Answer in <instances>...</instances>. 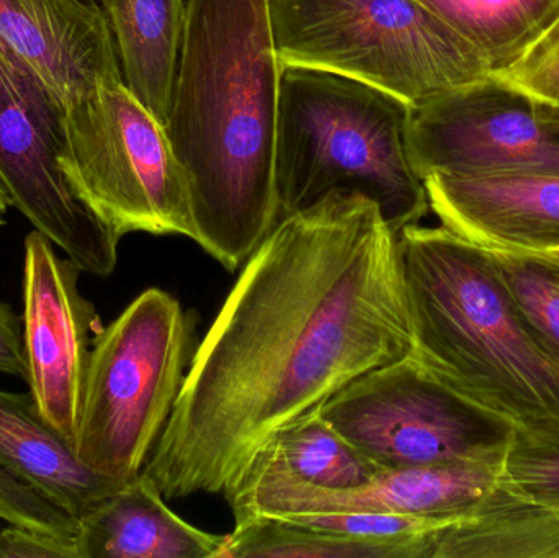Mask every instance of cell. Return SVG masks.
Wrapping results in <instances>:
<instances>
[{"label":"cell","instance_id":"obj_1","mask_svg":"<svg viewBox=\"0 0 559 558\" xmlns=\"http://www.w3.org/2000/svg\"><path fill=\"white\" fill-rule=\"evenodd\" d=\"M409 353L397 233L364 193H329L242 265L143 474L166 500L228 494L283 429Z\"/></svg>","mask_w":559,"mask_h":558},{"label":"cell","instance_id":"obj_2","mask_svg":"<svg viewBox=\"0 0 559 558\" xmlns=\"http://www.w3.org/2000/svg\"><path fill=\"white\" fill-rule=\"evenodd\" d=\"M166 130L197 245L235 272L278 223L275 140L283 64L269 0H187Z\"/></svg>","mask_w":559,"mask_h":558},{"label":"cell","instance_id":"obj_3","mask_svg":"<svg viewBox=\"0 0 559 558\" xmlns=\"http://www.w3.org/2000/svg\"><path fill=\"white\" fill-rule=\"evenodd\" d=\"M409 356L514 436L559 448V356L506 288L491 256L445 226L397 233Z\"/></svg>","mask_w":559,"mask_h":558},{"label":"cell","instance_id":"obj_4","mask_svg":"<svg viewBox=\"0 0 559 558\" xmlns=\"http://www.w3.org/2000/svg\"><path fill=\"white\" fill-rule=\"evenodd\" d=\"M411 105L367 82L288 66L280 85L278 222L337 190L364 193L393 231L430 210L409 146Z\"/></svg>","mask_w":559,"mask_h":558},{"label":"cell","instance_id":"obj_5","mask_svg":"<svg viewBox=\"0 0 559 558\" xmlns=\"http://www.w3.org/2000/svg\"><path fill=\"white\" fill-rule=\"evenodd\" d=\"M283 68L321 69L414 107L491 74L488 61L419 0H269Z\"/></svg>","mask_w":559,"mask_h":558},{"label":"cell","instance_id":"obj_6","mask_svg":"<svg viewBox=\"0 0 559 558\" xmlns=\"http://www.w3.org/2000/svg\"><path fill=\"white\" fill-rule=\"evenodd\" d=\"M192 321L160 288L138 295L92 344L74 451L118 482L146 467L189 370Z\"/></svg>","mask_w":559,"mask_h":558},{"label":"cell","instance_id":"obj_7","mask_svg":"<svg viewBox=\"0 0 559 558\" xmlns=\"http://www.w3.org/2000/svg\"><path fill=\"white\" fill-rule=\"evenodd\" d=\"M58 163L72 192L118 238L195 241L189 187L166 127L123 81L104 82L66 108Z\"/></svg>","mask_w":559,"mask_h":558},{"label":"cell","instance_id":"obj_8","mask_svg":"<svg viewBox=\"0 0 559 558\" xmlns=\"http://www.w3.org/2000/svg\"><path fill=\"white\" fill-rule=\"evenodd\" d=\"M318 415L378 468H502L514 448L508 429L430 379L411 356L358 377Z\"/></svg>","mask_w":559,"mask_h":558},{"label":"cell","instance_id":"obj_9","mask_svg":"<svg viewBox=\"0 0 559 558\" xmlns=\"http://www.w3.org/2000/svg\"><path fill=\"white\" fill-rule=\"evenodd\" d=\"M64 111L35 71L0 43V182L12 206L81 272L108 277L121 239L79 200L59 167Z\"/></svg>","mask_w":559,"mask_h":558},{"label":"cell","instance_id":"obj_10","mask_svg":"<svg viewBox=\"0 0 559 558\" xmlns=\"http://www.w3.org/2000/svg\"><path fill=\"white\" fill-rule=\"evenodd\" d=\"M409 146L423 180L559 174V105L489 74L411 107Z\"/></svg>","mask_w":559,"mask_h":558},{"label":"cell","instance_id":"obj_11","mask_svg":"<svg viewBox=\"0 0 559 558\" xmlns=\"http://www.w3.org/2000/svg\"><path fill=\"white\" fill-rule=\"evenodd\" d=\"M81 269L39 231L25 238L23 343L29 393L43 418L75 444L92 344L104 327L79 288Z\"/></svg>","mask_w":559,"mask_h":558},{"label":"cell","instance_id":"obj_12","mask_svg":"<svg viewBox=\"0 0 559 558\" xmlns=\"http://www.w3.org/2000/svg\"><path fill=\"white\" fill-rule=\"evenodd\" d=\"M502 468L423 465L380 468L367 484L328 490L285 475L251 471L228 491L236 523L251 517L371 513L394 517H462L498 487Z\"/></svg>","mask_w":559,"mask_h":558},{"label":"cell","instance_id":"obj_13","mask_svg":"<svg viewBox=\"0 0 559 558\" xmlns=\"http://www.w3.org/2000/svg\"><path fill=\"white\" fill-rule=\"evenodd\" d=\"M0 43L64 108L104 82L123 81L100 0H0Z\"/></svg>","mask_w":559,"mask_h":558},{"label":"cell","instance_id":"obj_14","mask_svg":"<svg viewBox=\"0 0 559 558\" xmlns=\"http://www.w3.org/2000/svg\"><path fill=\"white\" fill-rule=\"evenodd\" d=\"M424 186L440 225L485 251L559 248V174H432Z\"/></svg>","mask_w":559,"mask_h":558},{"label":"cell","instance_id":"obj_15","mask_svg":"<svg viewBox=\"0 0 559 558\" xmlns=\"http://www.w3.org/2000/svg\"><path fill=\"white\" fill-rule=\"evenodd\" d=\"M228 536L187 523L141 472L78 521L75 558H219Z\"/></svg>","mask_w":559,"mask_h":558},{"label":"cell","instance_id":"obj_16","mask_svg":"<svg viewBox=\"0 0 559 558\" xmlns=\"http://www.w3.org/2000/svg\"><path fill=\"white\" fill-rule=\"evenodd\" d=\"M0 464L81 520L121 485L82 464L36 408L32 393L0 390Z\"/></svg>","mask_w":559,"mask_h":558},{"label":"cell","instance_id":"obj_17","mask_svg":"<svg viewBox=\"0 0 559 558\" xmlns=\"http://www.w3.org/2000/svg\"><path fill=\"white\" fill-rule=\"evenodd\" d=\"M123 84L166 127L182 48L187 0H100Z\"/></svg>","mask_w":559,"mask_h":558},{"label":"cell","instance_id":"obj_18","mask_svg":"<svg viewBox=\"0 0 559 558\" xmlns=\"http://www.w3.org/2000/svg\"><path fill=\"white\" fill-rule=\"evenodd\" d=\"M432 558H559V507L498 487L440 531Z\"/></svg>","mask_w":559,"mask_h":558},{"label":"cell","instance_id":"obj_19","mask_svg":"<svg viewBox=\"0 0 559 558\" xmlns=\"http://www.w3.org/2000/svg\"><path fill=\"white\" fill-rule=\"evenodd\" d=\"M439 534L352 536L292 518L251 517L235 524L219 558H432Z\"/></svg>","mask_w":559,"mask_h":558},{"label":"cell","instance_id":"obj_20","mask_svg":"<svg viewBox=\"0 0 559 558\" xmlns=\"http://www.w3.org/2000/svg\"><path fill=\"white\" fill-rule=\"evenodd\" d=\"M475 46L499 74L519 61L559 15V0H419Z\"/></svg>","mask_w":559,"mask_h":558},{"label":"cell","instance_id":"obj_21","mask_svg":"<svg viewBox=\"0 0 559 558\" xmlns=\"http://www.w3.org/2000/svg\"><path fill=\"white\" fill-rule=\"evenodd\" d=\"M251 471L285 475L328 490H347L367 484L380 468L314 415L275 436L252 462Z\"/></svg>","mask_w":559,"mask_h":558},{"label":"cell","instance_id":"obj_22","mask_svg":"<svg viewBox=\"0 0 559 558\" xmlns=\"http://www.w3.org/2000/svg\"><path fill=\"white\" fill-rule=\"evenodd\" d=\"M486 252L522 313L559 356V264L537 256Z\"/></svg>","mask_w":559,"mask_h":558},{"label":"cell","instance_id":"obj_23","mask_svg":"<svg viewBox=\"0 0 559 558\" xmlns=\"http://www.w3.org/2000/svg\"><path fill=\"white\" fill-rule=\"evenodd\" d=\"M0 520L61 541L74 539L78 520L0 464Z\"/></svg>","mask_w":559,"mask_h":558},{"label":"cell","instance_id":"obj_24","mask_svg":"<svg viewBox=\"0 0 559 558\" xmlns=\"http://www.w3.org/2000/svg\"><path fill=\"white\" fill-rule=\"evenodd\" d=\"M499 485L528 500L559 507V448H512Z\"/></svg>","mask_w":559,"mask_h":558},{"label":"cell","instance_id":"obj_25","mask_svg":"<svg viewBox=\"0 0 559 558\" xmlns=\"http://www.w3.org/2000/svg\"><path fill=\"white\" fill-rule=\"evenodd\" d=\"M492 75L559 105V15L515 64Z\"/></svg>","mask_w":559,"mask_h":558},{"label":"cell","instance_id":"obj_26","mask_svg":"<svg viewBox=\"0 0 559 558\" xmlns=\"http://www.w3.org/2000/svg\"><path fill=\"white\" fill-rule=\"evenodd\" d=\"M0 558H75L74 544L10 524L0 533Z\"/></svg>","mask_w":559,"mask_h":558},{"label":"cell","instance_id":"obj_27","mask_svg":"<svg viewBox=\"0 0 559 558\" xmlns=\"http://www.w3.org/2000/svg\"><path fill=\"white\" fill-rule=\"evenodd\" d=\"M0 372L28 380L23 321L15 311L0 300Z\"/></svg>","mask_w":559,"mask_h":558},{"label":"cell","instance_id":"obj_28","mask_svg":"<svg viewBox=\"0 0 559 558\" xmlns=\"http://www.w3.org/2000/svg\"><path fill=\"white\" fill-rule=\"evenodd\" d=\"M521 254L537 256V258L548 259V261L559 264V248L548 249V251L521 252Z\"/></svg>","mask_w":559,"mask_h":558},{"label":"cell","instance_id":"obj_29","mask_svg":"<svg viewBox=\"0 0 559 558\" xmlns=\"http://www.w3.org/2000/svg\"><path fill=\"white\" fill-rule=\"evenodd\" d=\"M12 206L10 203L9 193L3 189L2 182H0V225L3 223V216H5L7 210Z\"/></svg>","mask_w":559,"mask_h":558}]
</instances>
